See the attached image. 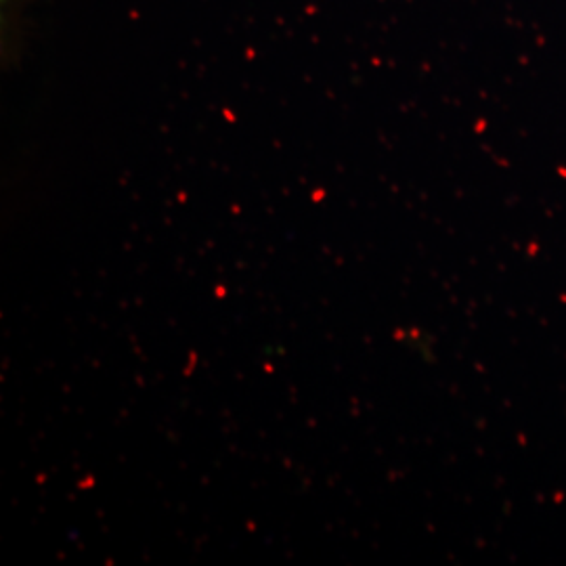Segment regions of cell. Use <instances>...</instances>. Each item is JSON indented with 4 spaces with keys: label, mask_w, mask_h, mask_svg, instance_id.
Here are the masks:
<instances>
[]
</instances>
